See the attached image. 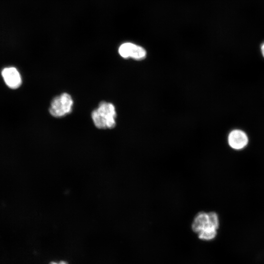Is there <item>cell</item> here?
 I'll use <instances>...</instances> for the list:
<instances>
[{
  "mask_svg": "<svg viewBox=\"0 0 264 264\" xmlns=\"http://www.w3.org/2000/svg\"><path fill=\"white\" fill-rule=\"evenodd\" d=\"M119 55L124 58H132L136 60H141L146 56L144 48L132 43H125L119 47Z\"/></svg>",
  "mask_w": 264,
  "mask_h": 264,
  "instance_id": "277c9868",
  "label": "cell"
},
{
  "mask_svg": "<svg viewBox=\"0 0 264 264\" xmlns=\"http://www.w3.org/2000/svg\"><path fill=\"white\" fill-rule=\"evenodd\" d=\"M219 225V219L216 213L201 212L194 219L192 229L198 234L199 239L209 241L217 236Z\"/></svg>",
  "mask_w": 264,
  "mask_h": 264,
  "instance_id": "6da1fadb",
  "label": "cell"
},
{
  "mask_svg": "<svg viewBox=\"0 0 264 264\" xmlns=\"http://www.w3.org/2000/svg\"><path fill=\"white\" fill-rule=\"evenodd\" d=\"M50 264H67V263H66L65 262L62 261V262H59V263L52 262Z\"/></svg>",
  "mask_w": 264,
  "mask_h": 264,
  "instance_id": "ba28073f",
  "label": "cell"
},
{
  "mask_svg": "<svg viewBox=\"0 0 264 264\" xmlns=\"http://www.w3.org/2000/svg\"><path fill=\"white\" fill-rule=\"evenodd\" d=\"M73 104L71 96L67 93H63L52 99L49 111L55 117H62L72 111Z\"/></svg>",
  "mask_w": 264,
  "mask_h": 264,
  "instance_id": "3957f363",
  "label": "cell"
},
{
  "mask_svg": "<svg viewBox=\"0 0 264 264\" xmlns=\"http://www.w3.org/2000/svg\"><path fill=\"white\" fill-rule=\"evenodd\" d=\"M248 137L246 133L239 129L231 131L228 134L227 141L229 146L235 150L244 149L248 143Z\"/></svg>",
  "mask_w": 264,
  "mask_h": 264,
  "instance_id": "5b68a950",
  "label": "cell"
},
{
  "mask_svg": "<svg viewBox=\"0 0 264 264\" xmlns=\"http://www.w3.org/2000/svg\"><path fill=\"white\" fill-rule=\"evenodd\" d=\"M262 54L264 58V43L262 44L261 47Z\"/></svg>",
  "mask_w": 264,
  "mask_h": 264,
  "instance_id": "52a82bcc",
  "label": "cell"
},
{
  "mask_svg": "<svg viewBox=\"0 0 264 264\" xmlns=\"http://www.w3.org/2000/svg\"><path fill=\"white\" fill-rule=\"evenodd\" d=\"M116 112L114 106L109 102L102 101L98 108L91 113V117L95 127L100 129L113 128L116 125Z\"/></svg>",
  "mask_w": 264,
  "mask_h": 264,
  "instance_id": "7a4b0ae2",
  "label": "cell"
},
{
  "mask_svg": "<svg viewBox=\"0 0 264 264\" xmlns=\"http://www.w3.org/2000/svg\"><path fill=\"white\" fill-rule=\"evenodd\" d=\"M1 75L6 85L11 88H17L22 84L21 76L18 70L14 67L4 68Z\"/></svg>",
  "mask_w": 264,
  "mask_h": 264,
  "instance_id": "8992f818",
  "label": "cell"
}]
</instances>
